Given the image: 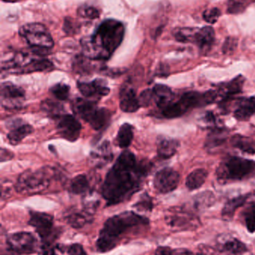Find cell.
I'll use <instances>...</instances> for the list:
<instances>
[{
  "instance_id": "cell-1",
  "label": "cell",
  "mask_w": 255,
  "mask_h": 255,
  "mask_svg": "<svg viewBox=\"0 0 255 255\" xmlns=\"http://www.w3.org/2000/svg\"><path fill=\"white\" fill-rule=\"evenodd\" d=\"M152 164L136 161L134 154L124 151L109 171L102 187V196L107 205H115L130 199L141 189L142 179L151 172Z\"/></svg>"
},
{
  "instance_id": "cell-2",
  "label": "cell",
  "mask_w": 255,
  "mask_h": 255,
  "mask_svg": "<svg viewBox=\"0 0 255 255\" xmlns=\"http://www.w3.org/2000/svg\"><path fill=\"white\" fill-rule=\"evenodd\" d=\"M124 25L115 19L103 21L91 35L81 40L84 56L91 60H107L121 45L124 37Z\"/></svg>"
},
{
  "instance_id": "cell-3",
  "label": "cell",
  "mask_w": 255,
  "mask_h": 255,
  "mask_svg": "<svg viewBox=\"0 0 255 255\" xmlns=\"http://www.w3.org/2000/svg\"><path fill=\"white\" fill-rule=\"evenodd\" d=\"M148 219L132 211H127L111 217L105 223L96 245L100 253H107L113 250L120 238L135 228L148 225Z\"/></svg>"
},
{
  "instance_id": "cell-4",
  "label": "cell",
  "mask_w": 255,
  "mask_h": 255,
  "mask_svg": "<svg viewBox=\"0 0 255 255\" xmlns=\"http://www.w3.org/2000/svg\"><path fill=\"white\" fill-rule=\"evenodd\" d=\"M53 170L49 167L22 172L16 181L15 189L22 194H34L46 190L50 184Z\"/></svg>"
},
{
  "instance_id": "cell-5",
  "label": "cell",
  "mask_w": 255,
  "mask_h": 255,
  "mask_svg": "<svg viewBox=\"0 0 255 255\" xmlns=\"http://www.w3.org/2000/svg\"><path fill=\"white\" fill-rule=\"evenodd\" d=\"M255 170V162L249 159L232 157L221 163L217 169L219 179L238 181L244 179Z\"/></svg>"
},
{
  "instance_id": "cell-6",
  "label": "cell",
  "mask_w": 255,
  "mask_h": 255,
  "mask_svg": "<svg viewBox=\"0 0 255 255\" xmlns=\"http://www.w3.org/2000/svg\"><path fill=\"white\" fill-rule=\"evenodd\" d=\"M19 33L31 48L49 50L54 46L53 39L43 24H25L19 28Z\"/></svg>"
},
{
  "instance_id": "cell-7",
  "label": "cell",
  "mask_w": 255,
  "mask_h": 255,
  "mask_svg": "<svg viewBox=\"0 0 255 255\" xmlns=\"http://www.w3.org/2000/svg\"><path fill=\"white\" fill-rule=\"evenodd\" d=\"M166 223L177 231H193L200 227L199 217L190 211L178 208L171 211L166 218Z\"/></svg>"
},
{
  "instance_id": "cell-8",
  "label": "cell",
  "mask_w": 255,
  "mask_h": 255,
  "mask_svg": "<svg viewBox=\"0 0 255 255\" xmlns=\"http://www.w3.org/2000/svg\"><path fill=\"white\" fill-rule=\"evenodd\" d=\"M28 224L35 229L43 242V245H49L55 238L53 229V217L45 213L30 212Z\"/></svg>"
},
{
  "instance_id": "cell-9",
  "label": "cell",
  "mask_w": 255,
  "mask_h": 255,
  "mask_svg": "<svg viewBox=\"0 0 255 255\" xmlns=\"http://www.w3.org/2000/svg\"><path fill=\"white\" fill-rule=\"evenodd\" d=\"M7 247L9 251L16 255H27L34 253L37 240L28 232H17L7 238Z\"/></svg>"
},
{
  "instance_id": "cell-10",
  "label": "cell",
  "mask_w": 255,
  "mask_h": 255,
  "mask_svg": "<svg viewBox=\"0 0 255 255\" xmlns=\"http://www.w3.org/2000/svg\"><path fill=\"white\" fill-rule=\"evenodd\" d=\"M0 97L4 109H19L25 100V91L10 82H4L0 87Z\"/></svg>"
},
{
  "instance_id": "cell-11",
  "label": "cell",
  "mask_w": 255,
  "mask_h": 255,
  "mask_svg": "<svg viewBox=\"0 0 255 255\" xmlns=\"http://www.w3.org/2000/svg\"><path fill=\"white\" fill-rule=\"evenodd\" d=\"M180 182V175L172 168H164L156 174L154 185L160 193H169L178 187Z\"/></svg>"
},
{
  "instance_id": "cell-12",
  "label": "cell",
  "mask_w": 255,
  "mask_h": 255,
  "mask_svg": "<svg viewBox=\"0 0 255 255\" xmlns=\"http://www.w3.org/2000/svg\"><path fill=\"white\" fill-rule=\"evenodd\" d=\"M56 128L61 137L74 142L80 134L81 124L75 117L70 115H61L57 118Z\"/></svg>"
},
{
  "instance_id": "cell-13",
  "label": "cell",
  "mask_w": 255,
  "mask_h": 255,
  "mask_svg": "<svg viewBox=\"0 0 255 255\" xmlns=\"http://www.w3.org/2000/svg\"><path fill=\"white\" fill-rule=\"evenodd\" d=\"M217 248L223 255H244L248 253V249L245 244L238 238L227 235H223L219 238Z\"/></svg>"
},
{
  "instance_id": "cell-14",
  "label": "cell",
  "mask_w": 255,
  "mask_h": 255,
  "mask_svg": "<svg viewBox=\"0 0 255 255\" xmlns=\"http://www.w3.org/2000/svg\"><path fill=\"white\" fill-rule=\"evenodd\" d=\"M141 107L136 90L129 83H124L120 91V108L124 112L133 113Z\"/></svg>"
},
{
  "instance_id": "cell-15",
  "label": "cell",
  "mask_w": 255,
  "mask_h": 255,
  "mask_svg": "<svg viewBox=\"0 0 255 255\" xmlns=\"http://www.w3.org/2000/svg\"><path fill=\"white\" fill-rule=\"evenodd\" d=\"M77 88L86 99H100L109 93V88L106 82L100 79L91 82H77Z\"/></svg>"
},
{
  "instance_id": "cell-16",
  "label": "cell",
  "mask_w": 255,
  "mask_h": 255,
  "mask_svg": "<svg viewBox=\"0 0 255 255\" xmlns=\"http://www.w3.org/2000/svg\"><path fill=\"white\" fill-rule=\"evenodd\" d=\"M97 109L98 108L96 102L88 99L85 100V99L78 98L73 103V110L74 113L88 123L89 122L90 119Z\"/></svg>"
},
{
  "instance_id": "cell-17",
  "label": "cell",
  "mask_w": 255,
  "mask_h": 255,
  "mask_svg": "<svg viewBox=\"0 0 255 255\" xmlns=\"http://www.w3.org/2000/svg\"><path fill=\"white\" fill-rule=\"evenodd\" d=\"M215 31L211 26L199 28L195 37L194 43L202 52H208L212 47L215 40Z\"/></svg>"
},
{
  "instance_id": "cell-18",
  "label": "cell",
  "mask_w": 255,
  "mask_h": 255,
  "mask_svg": "<svg viewBox=\"0 0 255 255\" xmlns=\"http://www.w3.org/2000/svg\"><path fill=\"white\" fill-rule=\"evenodd\" d=\"M152 91L154 101L161 111L175 101V94L172 89L166 85H155Z\"/></svg>"
},
{
  "instance_id": "cell-19",
  "label": "cell",
  "mask_w": 255,
  "mask_h": 255,
  "mask_svg": "<svg viewBox=\"0 0 255 255\" xmlns=\"http://www.w3.org/2000/svg\"><path fill=\"white\" fill-rule=\"evenodd\" d=\"M255 113V98H245L241 100L235 111V117L238 121H247Z\"/></svg>"
},
{
  "instance_id": "cell-20",
  "label": "cell",
  "mask_w": 255,
  "mask_h": 255,
  "mask_svg": "<svg viewBox=\"0 0 255 255\" xmlns=\"http://www.w3.org/2000/svg\"><path fill=\"white\" fill-rule=\"evenodd\" d=\"M244 81V78L239 76L229 83L222 85L220 87V90L217 91L219 97H222L223 101H226L228 99L232 98L233 96L239 94L242 91Z\"/></svg>"
},
{
  "instance_id": "cell-21",
  "label": "cell",
  "mask_w": 255,
  "mask_h": 255,
  "mask_svg": "<svg viewBox=\"0 0 255 255\" xmlns=\"http://www.w3.org/2000/svg\"><path fill=\"white\" fill-rule=\"evenodd\" d=\"M33 130V127L28 124H19L16 127H13L7 135L8 142L11 145H17L24 138L31 134Z\"/></svg>"
},
{
  "instance_id": "cell-22",
  "label": "cell",
  "mask_w": 255,
  "mask_h": 255,
  "mask_svg": "<svg viewBox=\"0 0 255 255\" xmlns=\"http://www.w3.org/2000/svg\"><path fill=\"white\" fill-rule=\"evenodd\" d=\"M179 146L180 142L177 139L165 138L159 142L157 153L161 158H170L176 154Z\"/></svg>"
},
{
  "instance_id": "cell-23",
  "label": "cell",
  "mask_w": 255,
  "mask_h": 255,
  "mask_svg": "<svg viewBox=\"0 0 255 255\" xmlns=\"http://www.w3.org/2000/svg\"><path fill=\"white\" fill-rule=\"evenodd\" d=\"M112 114L106 109H97L88 124L94 130H100L107 127L110 122Z\"/></svg>"
},
{
  "instance_id": "cell-24",
  "label": "cell",
  "mask_w": 255,
  "mask_h": 255,
  "mask_svg": "<svg viewBox=\"0 0 255 255\" xmlns=\"http://www.w3.org/2000/svg\"><path fill=\"white\" fill-rule=\"evenodd\" d=\"M248 199V195L246 196H238V197L234 198V199L229 200L223 208L222 211V216L225 220L230 221L232 220L235 212L238 208L244 205Z\"/></svg>"
},
{
  "instance_id": "cell-25",
  "label": "cell",
  "mask_w": 255,
  "mask_h": 255,
  "mask_svg": "<svg viewBox=\"0 0 255 255\" xmlns=\"http://www.w3.org/2000/svg\"><path fill=\"white\" fill-rule=\"evenodd\" d=\"M231 143L235 148L242 151L243 152L250 154H255V142L248 136L236 134L232 136Z\"/></svg>"
},
{
  "instance_id": "cell-26",
  "label": "cell",
  "mask_w": 255,
  "mask_h": 255,
  "mask_svg": "<svg viewBox=\"0 0 255 255\" xmlns=\"http://www.w3.org/2000/svg\"><path fill=\"white\" fill-rule=\"evenodd\" d=\"M208 172L205 169H198L192 172L186 180V186L190 190L200 188L208 178Z\"/></svg>"
},
{
  "instance_id": "cell-27",
  "label": "cell",
  "mask_w": 255,
  "mask_h": 255,
  "mask_svg": "<svg viewBox=\"0 0 255 255\" xmlns=\"http://www.w3.org/2000/svg\"><path fill=\"white\" fill-rule=\"evenodd\" d=\"M133 139V128L128 124L120 127L116 137V142L121 148H126L131 144Z\"/></svg>"
},
{
  "instance_id": "cell-28",
  "label": "cell",
  "mask_w": 255,
  "mask_h": 255,
  "mask_svg": "<svg viewBox=\"0 0 255 255\" xmlns=\"http://www.w3.org/2000/svg\"><path fill=\"white\" fill-rule=\"evenodd\" d=\"M91 215L92 214H89L85 211H82V212H73L66 217V220L71 227L79 229V228L83 227L84 226L88 224L92 220Z\"/></svg>"
},
{
  "instance_id": "cell-29",
  "label": "cell",
  "mask_w": 255,
  "mask_h": 255,
  "mask_svg": "<svg viewBox=\"0 0 255 255\" xmlns=\"http://www.w3.org/2000/svg\"><path fill=\"white\" fill-rule=\"evenodd\" d=\"M199 28L190 27L175 28L172 31L174 37L181 43H194L195 37Z\"/></svg>"
},
{
  "instance_id": "cell-30",
  "label": "cell",
  "mask_w": 255,
  "mask_h": 255,
  "mask_svg": "<svg viewBox=\"0 0 255 255\" xmlns=\"http://www.w3.org/2000/svg\"><path fill=\"white\" fill-rule=\"evenodd\" d=\"M227 132L224 129L216 128L207 136L205 145L209 148H214L222 145L227 138Z\"/></svg>"
},
{
  "instance_id": "cell-31",
  "label": "cell",
  "mask_w": 255,
  "mask_h": 255,
  "mask_svg": "<svg viewBox=\"0 0 255 255\" xmlns=\"http://www.w3.org/2000/svg\"><path fill=\"white\" fill-rule=\"evenodd\" d=\"M89 181L86 175H79L73 178L70 185V191L73 194H85L89 190Z\"/></svg>"
},
{
  "instance_id": "cell-32",
  "label": "cell",
  "mask_w": 255,
  "mask_h": 255,
  "mask_svg": "<svg viewBox=\"0 0 255 255\" xmlns=\"http://www.w3.org/2000/svg\"><path fill=\"white\" fill-rule=\"evenodd\" d=\"M41 109L46 113L48 116L53 119L56 120L57 118L61 116V113L63 112V106L60 103L53 101L52 100H43L41 103Z\"/></svg>"
},
{
  "instance_id": "cell-33",
  "label": "cell",
  "mask_w": 255,
  "mask_h": 255,
  "mask_svg": "<svg viewBox=\"0 0 255 255\" xmlns=\"http://www.w3.org/2000/svg\"><path fill=\"white\" fill-rule=\"evenodd\" d=\"M53 68V65L49 60L41 58L34 59L31 64L20 70V73H32V72H42L50 70Z\"/></svg>"
},
{
  "instance_id": "cell-34",
  "label": "cell",
  "mask_w": 255,
  "mask_h": 255,
  "mask_svg": "<svg viewBox=\"0 0 255 255\" xmlns=\"http://www.w3.org/2000/svg\"><path fill=\"white\" fill-rule=\"evenodd\" d=\"M91 157L94 160H97V164L100 165V166L111 161L112 159V154L111 152L109 142H105L97 150V151H94L91 154Z\"/></svg>"
},
{
  "instance_id": "cell-35",
  "label": "cell",
  "mask_w": 255,
  "mask_h": 255,
  "mask_svg": "<svg viewBox=\"0 0 255 255\" xmlns=\"http://www.w3.org/2000/svg\"><path fill=\"white\" fill-rule=\"evenodd\" d=\"M243 217L248 231L255 232V202H251L243 211Z\"/></svg>"
},
{
  "instance_id": "cell-36",
  "label": "cell",
  "mask_w": 255,
  "mask_h": 255,
  "mask_svg": "<svg viewBox=\"0 0 255 255\" xmlns=\"http://www.w3.org/2000/svg\"><path fill=\"white\" fill-rule=\"evenodd\" d=\"M252 0H229L228 1V13L232 14H239L243 13L249 5Z\"/></svg>"
},
{
  "instance_id": "cell-37",
  "label": "cell",
  "mask_w": 255,
  "mask_h": 255,
  "mask_svg": "<svg viewBox=\"0 0 255 255\" xmlns=\"http://www.w3.org/2000/svg\"><path fill=\"white\" fill-rule=\"evenodd\" d=\"M50 92L57 100L65 101L70 95V87L65 84H56L50 88Z\"/></svg>"
},
{
  "instance_id": "cell-38",
  "label": "cell",
  "mask_w": 255,
  "mask_h": 255,
  "mask_svg": "<svg viewBox=\"0 0 255 255\" xmlns=\"http://www.w3.org/2000/svg\"><path fill=\"white\" fill-rule=\"evenodd\" d=\"M78 13L79 16L88 18V19H96L100 16L99 10L93 6H82L78 10Z\"/></svg>"
},
{
  "instance_id": "cell-39",
  "label": "cell",
  "mask_w": 255,
  "mask_h": 255,
  "mask_svg": "<svg viewBox=\"0 0 255 255\" xmlns=\"http://www.w3.org/2000/svg\"><path fill=\"white\" fill-rule=\"evenodd\" d=\"M221 16V10L217 7L205 10L203 13V19L208 23L214 24L218 21L219 18Z\"/></svg>"
},
{
  "instance_id": "cell-40",
  "label": "cell",
  "mask_w": 255,
  "mask_h": 255,
  "mask_svg": "<svg viewBox=\"0 0 255 255\" xmlns=\"http://www.w3.org/2000/svg\"><path fill=\"white\" fill-rule=\"evenodd\" d=\"M134 207L139 211H151L153 208L152 200L148 195H143L141 197L140 200L134 205Z\"/></svg>"
},
{
  "instance_id": "cell-41",
  "label": "cell",
  "mask_w": 255,
  "mask_h": 255,
  "mask_svg": "<svg viewBox=\"0 0 255 255\" xmlns=\"http://www.w3.org/2000/svg\"><path fill=\"white\" fill-rule=\"evenodd\" d=\"M141 107H148L154 101V94L151 89H147L141 94L139 98Z\"/></svg>"
},
{
  "instance_id": "cell-42",
  "label": "cell",
  "mask_w": 255,
  "mask_h": 255,
  "mask_svg": "<svg viewBox=\"0 0 255 255\" xmlns=\"http://www.w3.org/2000/svg\"><path fill=\"white\" fill-rule=\"evenodd\" d=\"M237 46H238V41L234 37H229L226 39V42L223 45V51L224 53H230V52L235 51L236 49Z\"/></svg>"
},
{
  "instance_id": "cell-43",
  "label": "cell",
  "mask_w": 255,
  "mask_h": 255,
  "mask_svg": "<svg viewBox=\"0 0 255 255\" xmlns=\"http://www.w3.org/2000/svg\"><path fill=\"white\" fill-rule=\"evenodd\" d=\"M69 255H87L82 246L75 244L70 246L67 250Z\"/></svg>"
},
{
  "instance_id": "cell-44",
  "label": "cell",
  "mask_w": 255,
  "mask_h": 255,
  "mask_svg": "<svg viewBox=\"0 0 255 255\" xmlns=\"http://www.w3.org/2000/svg\"><path fill=\"white\" fill-rule=\"evenodd\" d=\"M155 255H178L176 252L169 247H160L157 249Z\"/></svg>"
},
{
  "instance_id": "cell-45",
  "label": "cell",
  "mask_w": 255,
  "mask_h": 255,
  "mask_svg": "<svg viewBox=\"0 0 255 255\" xmlns=\"http://www.w3.org/2000/svg\"><path fill=\"white\" fill-rule=\"evenodd\" d=\"M13 154L8 149H5V148H1V162L7 161V160H10L13 158Z\"/></svg>"
},
{
  "instance_id": "cell-46",
  "label": "cell",
  "mask_w": 255,
  "mask_h": 255,
  "mask_svg": "<svg viewBox=\"0 0 255 255\" xmlns=\"http://www.w3.org/2000/svg\"><path fill=\"white\" fill-rule=\"evenodd\" d=\"M178 255H194L193 254V253H191V252L187 251V250H184V251L181 252L180 254H178Z\"/></svg>"
},
{
  "instance_id": "cell-47",
  "label": "cell",
  "mask_w": 255,
  "mask_h": 255,
  "mask_svg": "<svg viewBox=\"0 0 255 255\" xmlns=\"http://www.w3.org/2000/svg\"><path fill=\"white\" fill-rule=\"evenodd\" d=\"M3 1H16V0H3Z\"/></svg>"
}]
</instances>
